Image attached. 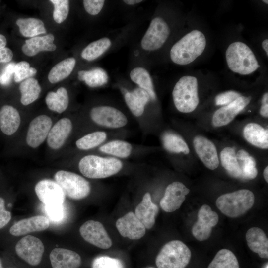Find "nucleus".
<instances>
[{"mask_svg":"<svg viewBox=\"0 0 268 268\" xmlns=\"http://www.w3.org/2000/svg\"><path fill=\"white\" fill-rule=\"evenodd\" d=\"M15 249L16 254L31 266H37L41 263L45 250L40 239L30 235L19 240Z\"/></svg>","mask_w":268,"mask_h":268,"instance_id":"9","label":"nucleus"},{"mask_svg":"<svg viewBox=\"0 0 268 268\" xmlns=\"http://www.w3.org/2000/svg\"><path fill=\"white\" fill-rule=\"evenodd\" d=\"M263 175L265 181L267 183L268 182V166H266L263 172Z\"/></svg>","mask_w":268,"mask_h":268,"instance_id":"56","label":"nucleus"},{"mask_svg":"<svg viewBox=\"0 0 268 268\" xmlns=\"http://www.w3.org/2000/svg\"><path fill=\"white\" fill-rule=\"evenodd\" d=\"M207 268H239L238 260L230 250H220L216 254Z\"/></svg>","mask_w":268,"mask_h":268,"instance_id":"34","label":"nucleus"},{"mask_svg":"<svg viewBox=\"0 0 268 268\" xmlns=\"http://www.w3.org/2000/svg\"><path fill=\"white\" fill-rule=\"evenodd\" d=\"M263 2H264L265 3H266V4H268V1L267 0H263Z\"/></svg>","mask_w":268,"mask_h":268,"instance_id":"58","label":"nucleus"},{"mask_svg":"<svg viewBox=\"0 0 268 268\" xmlns=\"http://www.w3.org/2000/svg\"><path fill=\"white\" fill-rule=\"evenodd\" d=\"M36 73L37 70L30 67L28 62L21 61L15 66L14 80L16 82H20L24 79L34 76Z\"/></svg>","mask_w":268,"mask_h":268,"instance_id":"39","label":"nucleus"},{"mask_svg":"<svg viewBox=\"0 0 268 268\" xmlns=\"http://www.w3.org/2000/svg\"><path fill=\"white\" fill-rule=\"evenodd\" d=\"M78 79L83 81L90 87H97L107 83L108 76L106 72L101 68H95L90 70H80Z\"/></svg>","mask_w":268,"mask_h":268,"instance_id":"33","label":"nucleus"},{"mask_svg":"<svg viewBox=\"0 0 268 268\" xmlns=\"http://www.w3.org/2000/svg\"><path fill=\"white\" fill-rule=\"evenodd\" d=\"M21 93L20 102L23 105H28L36 100L41 91L38 81L33 77L24 80L19 86Z\"/></svg>","mask_w":268,"mask_h":268,"instance_id":"29","label":"nucleus"},{"mask_svg":"<svg viewBox=\"0 0 268 268\" xmlns=\"http://www.w3.org/2000/svg\"><path fill=\"white\" fill-rule=\"evenodd\" d=\"M6 43L5 37L2 34H0V50L5 48Z\"/></svg>","mask_w":268,"mask_h":268,"instance_id":"53","label":"nucleus"},{"mask_svg":"<svg viewBox=\"0 0 268 268\" xmlns=\"http://www.w3.org/2000/svg\"><path fill=\"white\" fill-rule=\"evenodd\" d=\"M192 232L196 239L202 241L210 237L212 232V227L203 224L198 220L194 224Z\"/></svg>","mask_w":268,"mask_h":268,"instance_id":"44","label":"nucleus"},{"mask_svg":"<svg viewBox=\"0 0 268 268\" xmlns=\"http://www.w3.org/2000/svg\"><path fill=\"white\" fill-rule=\"evenodd\" d=\"M15 64L10 63L7 65L0 74V83L3 85H8L14 74Z\"/></svg>","mask_w":268,"mask_h":268,"instance_id":"48","label":"nucleus"},{"mask_svg":"<svg viewBox=\"0 0 268 268\" xmlns=\"http://www.w3.org/2000/svg\"><path fill=\"white\" fill-rule=\"evenodd\" d=\"M49 225L50 221L47 217L36 215L18 221L10 227L9 232L13 236H20L31 232L43 231Z\"/></svg>","mask_w":268,"mask_h":268,"instance_id":"18","label":"nucleus"},{"mask_svg":"<svg viewBox=\"0 0 268 268\" xmlns=\"http://www.w3.org/2000/svg\"><path fill=\"white\" fill-rule=\"evenodd\" d=\"M132 146L127 142L114 140L101 146L99 150L104 153L120 158L128 157L132 151Z\"/></svg>","mask_w":268,"mask_h":268,"instance_id":"37","label":"nucleus"},{"mask_svg":"<svg viewBox=\"0 0 268 268\" xmlns=\"http://www.w3.org/2000/svg\"><path fill=\"white\" fill-rule=\"evenodd\" d=\"M251 97L241 96L229 104L216 110L212 117V124L215 127L225 126L249 103Z\"/></svg>","mask_w":268,"mask_h":268,"instance_id":"15","label":"nucleus"},{"mask_svg":"<svg viewBox=\"0 0 268 268\" xmlns=\"http://www.w3.org/2000/svg\"><path fill=\"white\" fill-rule=\"evenodd\" d=\"M0 268H3L2 267L1 261L0 258Z\"/></svg>","mask_w":268,"mask_h":268,"instance_id":"57","label":"nucleus"},{"mask_svg":"<svg viewBox=\"0 0 268 268\" xmlns=\"http://www.w3.org/2000/svg\"><path fill=\"white\" fill-rule=\"evenodd\" d=\"M54 5L53 17L55 21L60 24L67 18L69 12V0H50Z\"/></svg>","mask_w":268,"mask_h":268,"instance_id":"41","label":"nucleus"},{"mask_svg":"<svg viewBox=\"0 0 268 268\" xmlns=\"http://www.w3.org/2000/svg\"><path fill=\"white\" fill-rule=\"evenodd\" d=\"M241 162V165H240L241 170V178L245 180H252L255 178L258 174V170L256 167V161L254 158L249 155Z\"/></svg>","mask_w":268,"mask_h":268,"instance_id":"43","label":"nucleus"},{"mask_svg":"<svg viewBox=\"0 0 268 268\" xmlns=\"http://www.w3.org/2000/svg\"><path fill=\"white\" fill-rule=\"evenodd\" d=\"M92 268H124L123 263L119 259L101 256L94 259Z\"/></svg>","mask_w":268,"mask_h":268,"instance_id":"42","label":"nucleus"},{"mask_svg":"<svg viewBox=\"0 0 268 268\" xmlns=\"http://www.w3.org/2000/svg\"><path fill=\"white\" fill-rule=\"evenodd\" d=\"M75 63L74 58H68L56 64L49 73L48 78L50 82L54 84L66 78L72 71Z\"/></svg>","mask_w":268,"mask_h":268,"instance_id":"28","label":"nucleus"},{"mask_svg":"<svg viewBox=\"0 0 268 268\" xmlns=\"http://www.w3.org/2000/svg\"><path fill=\"white\" fill-rule=\"evenodd\" d=\"M172 96L174 105L179 111H193L199 102L197 79L192 76L182 77L176 83Z\"/></svg>","mask_w":268,"mask_h":268,"instance_id":"5","label":"nucleus"},{"mask_svg":"<svg viewBox=\"0 0 268 268\" xmlns=\"http://www.w3.org/2000/svg\"><path fill=\"white\" fill-rule=\"evenodd\" d=\"M90 115L95 123L108 128H121L128 122L127 117L122 112L110 106L95 107L91 109Z\"/></svg>","mask_w":268,"mask_h":268,"instance_id":"11","label":"nucleus"},{"mask_svg":"<svg viewBox=\"0 0 268 268\" xmlns=\"http://www.w3.org/2000/svg\"><path fill=\"white\" fill-rule=\"evenodd\" d=\"M162 143L164 148L169 152L185 154L189 153L190 149L184 140L179 135L167 132L163 134Z\"/></svg>","mask_w":268,"mask_h":268,"instance_id":"36","label":"nucleus"},{"mask_svg":"<svg viewBox=\"0 0 268 268\" xmlns=\"http://www.w3.org/2000/svg\"><path fill=\"white\" fill-rule=\"evenodd\" d=\"M54 36L49 34L42 37H34L27 39L22 47V51L28 56H33L41 51H53L56 45L53 43Z\"/></svg>","mask_w":268,"mask_h":268,"instance_id":"23","label":"nucleus"},{"mask_svg":"<svg viewBox=\"0 0 268 268\" xmlns=\"http://www.w3.org/2000/svg\"><path fill=\"white\" fill-rule=\"evenodd\" d=\"M107 134L102 131H97L87 134L78 139L76 145L82 150L93 148L103 143L106 139Z\"/></svg>","mask_w":268,"mask_h":268,"instance_id":"38","label":"nucleus"},{"mask_svg":"<svg viewBox=\"0 0 268 268\" xmlns=\"http://www.w3.org/2000/svg\"><path fill=\"white\" fill-rule=\"evenodd\" d=\"M236 155L238 160L240 161L245 160L250 155L246 151L243 149L239 150L238 152L236 153Z\"/></svg>","mask_w":268,"mask_h":268,"instance_id":"52","label":"nucleus"},{"mask_svg":"<svg viewBox=\"0 0 268 268\" xmlns=\"http://www.w3.org/2000/svg\"><path fill=\"white\" fill-rule=\"evenodd\" d=\"M21 118L17 110L13 106L5 105L0 110V128L5 134L11 135L18 129Z\"/></svg>","mask_w":268,"mask_h":268,"instance_id":"24","label":"nucleus"},{"mask_svg":"<svg viewBox=\"0 0 268 268\" xmlns=\"http://www.w3.org/2000/svg\"><path fill=\"white\" fill-rule=\"evenodd\" d=\"M54 179L65 195L70 199H82L90 194L91 188L89 182L75 173L60 170L55 173Z\"/></svg>","mask_w":268,"mask_h":268,"instance_id":"7","label":"nucleus"},{"mask_svg":"<svg viewBox=\"0 0 268 268\" xmlns=\"http://www.w3.org/2000/svg\"><path fill=\"white\" fill-rule=\"evenodd\" d=\"M11 217V213L5 209L4 199L0 197V229L9 222Z\"/></svg>","mask_w":268,"mask_h":268,"instance_id":"49","label":"nucleus"},{"mask_svg":"<svg viewBox=\"0 0 268 268\" xmlns=\"http://www.w3.org/2000/svg\"><path fill=\"white\" fill-rule=\"evenodd\" d=\"M261 116L265 118L268 117V93H265L262 97V105L260 109Z\"/></svg>","mask_w":268,"mask_h":268,"instance_id":"51","label":"nucleus"},{"mask_svg":"<svg viewBox=\"0 0 268 268\" xmlns=\"http://www.w3.org/2000/svg\"><path fill=\"white\" fill-rule=\"evenodd\" d=\"M193 145L198 157L207 168L214 170L218 167L219 161L213 142L204 136L198 135L194 138Z\"/></svg>","mask_w":268,"mask_h":268,"instance_id":"16","label":"nucleus"},{"mask_svg":"<svg viewBox=\"0 0 268 268\" xmlns=\"http://www.w3.org/2000/svg\"><path fill=\"white\" fill-rule=\"evenodd\" d=\"M262 47L265 51L267 56H268V40L265 39L262 43Z\"/></svg>","mask_w":268,"mask_h":268,"instance_id":"55","label":"nucleus"},{"mask_svg":"<svg viewBox=\"0 0 268 268\" xmlns=\"http://www.w3.org/2000/svg\"><path fill=\"white\" fill-rule=\"evenodd\" d=\"M116 226L123 237L132 240L141 238L146 232V228L132 211L119 218L116 222Z\"/></svg>","mask_w":268,"mask_h":268,"instance_id":"17","label":"nucleus"},{"mask_svg":"<svg viewBox=\"0 0 268 268\" xmlns=\"http://www.w3.org/2000/svg\"><path fill=\"white\" fill-rule=\"evenodd\" d=\"M189 192V189L182 183L173 182L167 187L160 205L165 212L175 211L180 207Z\"/></svg>","mask_w":268,"mask_h":268,"instance_id":"14","label":"nucleus"},{"mask_svg":"<svg viewBox=\"0 0 268 268\" xmlns=\"http://www.w3.org/2000/svg\"><path fill=\"white\" fill-rule=\"evenodd\" d=\"M83 6L86 11L90 15L98 14L102 9L105 3L104 0H84Z\"/></svg>","mask_w":268,"mask_h":268,"instance_id":"46","label":"nucleus"},{"mask_svg":"<svg viewBox=\"0 0 268 268\" xmlns=\"http://www.w3.org/2000/svg\"><path fill=\"white\" fill-rule=\"evenodd\" d=\"M45 102L48 108L58 113H62L67 108L69 98L66 88L61 87L56 92H49L46 96Z\"/></svg>","mask_w":268,"mask_h":268,"instance_id":"27","label":"nucleus"},{"mask_svg":"<svg viewBox=\"0 0 268 268\" xmlns=\"http://www.w3.org/2000/svg\"><path fill=\"white\" fill-rule=\"evenodd\" d=\"M152 268V267H149V268Z\"/></svg>","mask_w":268,"mask_h":268,"instance_id":"60","label":"nucleus"},{"mask_svg":"<svg viewBox=\"0 0 268 268\" xmlns=\"http://www.w3.org/2000/svg\"><path fill=\"white\" fill-rule=\"evenodd\" d=\"M246 240L249 249L260 257H268V240L264 231L258 227H252L246 233Z\"/></svg>","mask_w":268,"mask_h":268,"instance_id":"22","label":"nucleus"},{"mask_svg":"<svg viewBox=\"0 0 268 268\" xmlns=\"http://www.w3.org/2000/svg\"><path fill=\"white\" fill-rule=\"evenodd\" d=\"M241 96L235 91H227L218 94L215 98V103L217 106H226Z\"/></svg>","mask_w":268,"mask_h":268,"instance_id":"45","label":"nucleus"},{"mask_svg":"<svg viewBox=\"0 0 268 268\" xmlns=\"http://www.w3.org/2000/svg\"><path fill=\"white\" fill-rule=\"evenodd\" d=\"M130 76L134 82L148 93L151 99H156L152 80L146 69L141 67H135L132 70Z\"/></svg>","mask_w":268,"mask_h":268,"instance_id":"31","label":"nucleus"},{"mask_svg":"<svg viewBox=\"0 0 268 268\" xmlns=\"http://www.w3.org/2000/svg\"><path fill=\"white\" fill-rule=\"evenodd\" d=\"M228 66L232 71L242 75L249 74L260 67L253 52L245 43H231L226 51Z\"/></svg>","mask_w":268,"mask_h":268,"instance_id":"2","label":"nucleus"},{"mask_svg":"<svg viewBox=\"0 0 268 268\" xmlns=\"http://www.w3.org/2000/svg\"><path fill=\"white\" fill-rule=\"evenodd\" d=\"M46 213L53 221L59 222L64 218V212L63 205L47 206L45 207Z\"/></svg>","mask_w":268,"mask_h":268,"instance_id":"47","label":"nucleus"},{"mask_svg":"<svg viewBox=\"0 0 268 268\" xmlns=\"http://www.w3.org/2000/svg\"><path fill=\"white\" fill-rule=\"evenodd\" d=\"M198 220L203 224L213 227L218 223L219 217L217 213L212 210L210 207L204 204L200 208L198 214Z\"/></svg>","mask_w":268,"mask_h":268,"instance_id":"40","label":"nucleus"},{"mask_svg":"<svg viewBox=\"0 0 268 268\" xmlns=\"http://www.w3.org/2000/svg\"><path fill=\"white\" fill-rule=\"evenodd\" d=\"M49 258L52 268H79L81 264L80 255L67 249L54 248Z\"/></svg>","mask_w":268,"mask_h":268,"instance_id":"20","label":"nucleus"},{"mask_svg":"<svg viewBox=\"0 0 268 268\" xmlns=\"http://www.w3.org/2000/svg\"><path fill=\"white\" fill-rule=\"evenodd\" d=\"M268 268V263L266 264L264 268Z\"/></svg>","mask_w":268,"mask_h":268,"instance_id":"59","label":"nucleus"},{"mask_svg":"<svg viewBox=\"0 0 268 268\" xmlns=\"http://www.w3.org/2000/svg\"><path fill=\"white\" fill-rule=\"evenodd\" d=\"M35 192L40 201L47 206L63 205L65 194L60 186L50 179L39 181L35 186Z\"/></svg>","mask_w":268,"mask_h":268,"instance_id":"12","label":"nucleus"},{"mask_svg":"<svg viewBox=\"0 0 268 268\" xmlns=\"http://www.w3.org/2000/svg\"><path fill=\"white\" fill-rule=\"evenodd\" d=\"M123 1L128 5H134L142 2L141 0H124Z\"/></svg>","mask_w":268,"mask_h":268,"instance_id":"54","label":"nucleus"},{"mask_svg":"<svg viewBox=\"0 0 268 268\" xmlns=\"http://www.w3.org/2000/svg\"><path fill=\"white\" fill-rule=\"evenodd\" d=\"M72 128V122L67 118H63L57 121L51 128L47 137L49 147L55 150L62 147L69 135Z\"/></svg>","mask_w":268,"mask_h":268,"instance_id":"19","label":"nucleus"},{"mask_svg":"<svg viewBox=\"0 0 268 268\" xmlns=\"http://www.w3.org/2000/svg\"><path fill=\"white\" fill-rule=\"evenodd\" d=\"M245 139L253 145L262 149L268 148V130L258 124L250 123L243 130Z\"/></svg>","mask_w":268,"mask_h":268,"instance_id":"25","label":"nucleus"},{"mask_svg":"<svg viewBox=\"0 0 268 268\" xmlns=\"http://www.w3.org/2000/svg\"><path fill=\"white\" fill-rule=\"evenodd\" d=\"M191 257V251L185 244L179 240H172L162 248L155 263L158 268H185Z\"/></svg>","mask_w":268,"mask_h":268,"instance_id":"6","label":"nucleus"},{"mask_svg":"<svg viewBox=\"0 0 268 268\" xmlns=\"http://www.w3.org/2000/svg\"><path fill=\"white\" fill-rule=\"evenodd\" d=\"M222 166L231 176L241 178V170L234 149L230 147L224 148L220 152Z\"/></svg>","mask_w":268,"mask_h":268,"instance_id":"32","label":"nucleus"},{"mask_svg":"<svg viewBox=\"0 0 268 268\" xmlns=\"http://www.w3.org/2000/svg\"><path fill=\"white\" fill-rule=\"evenodd\" d=\"M158 210L157 205L152 202L150 193H146L136 207L134 214L146 228L150 229L154 225Z\"/></svg>","mask_w":268,"mask_h":268,"instance_id":"21","label":"nucleus"},{"mask_svg":"<svg viewBox=\"0 0 268 268\" xmlns=\"http://www.w3.org/2000/svg\"><path fill=\"white\" fill-rule=\"evenodd\" d=\"M170 33L168 24L162 18H154L141 40V47L149 51L160 49L167 40Z\"/></svg>","mask_w":268,"mask_h":268,"instance_id":"8","label":"nucleus"},{"mask_svg":"<svg viewBox=\"0 0 268 268\" xmlns=\"http://www.w3.org/2000/svg\"><path fill=\"white\" fill-rule=\"evenodd\" d=\"M79 232L87 242L101 249L110 248L112 242L103 225L92 220L85 222L80 227Z\"/></svg>","mask_w":268,"mask_h":268,"instance_id":"10","label":"nucleus"},{"mask_svg":"<svg viewBox=\"0 0 268 268\" xmlns=\"http://www.w3.org/2000/svg\"><path fill=\"white\" fill-rule=\"evenodd\" d=\"M16 23L19 27L20 33L24 37L33 38L46 33L44 23L37 18H19Z\"/></svg>","mask_w":268,"mask_h":268,"instance_id":"30","label":"nucleus"},{"mask_svg":"<svg viewBox=\"0 0 268 268\" xmlns=\"http://www.w3.org/2000/svg\"><path fill=\"white\" fill-rule=\"evenodd\" d=\"M13 58V53L8 48H4L0 50V63L10 62Z\"/></svg>","mask_w":268,"mask_h":268,"instance_id":"50","label":"nucleus"},{"mask_svg":"<svg viewBox=\"0 0 268 268\" xmlns=\"http://www.w3.org/2000/svg\"><path fill=\"white\" fill-rule=\"evenodd\" d=\"M52 121L50 117L41 115L33 119L29 124L26 137L29 146L39 147L47 138L52 128Z\"/></svg>","mask_w":268,"mask_h":268,"instance_id":"13","label":"nucleus"},{"mask_svg":"<svg viewBox=\"0 0 268 268\" xmlns=\"http://www.w3.org/2000/svg\"><path fill=\"white\" fill-rule=\"evenodd\" d=\"M255 196L248 189H241L219 196L216 205L224 215L236 218L244 214L253 206Z\"/></svg>","mask_w":268,"mask_h":268,"instance_id":"3","label":"nucleus"},{"mask_svg":"<svg viewBox=\"0 0 268 268\" xmlns=\"http://www.w3.org/2000/svg\"><path fill=\"white\" fill-rule=\"evenodd\" d=\"M205 46L204 34L199 30H194L172 46L170 53L171 59L178 65L189 64L202 53Z\"/></svg>","mask_w":268,"mask_h":268,"instance_id":"1","label":"nucleus"},{"mask_svg":"<svg viewBox=\"0 0 268 268\" xmlns=\"http://www.w3.org/2000/svg\"><path fill=\"white\" fill-rule=\"evenodd\" d=\"M122 162L114 158H104L94 155L83 157L78 164L79 169L85 177L91 179L105 178L119 172Z\"/></svg>","mask_w":268,"mask_h":268,"instance_id":"4","label":"nucleus"},{"mask_svg":"<svg viewBox=\"0 0 268 268\" xmlns=\"http://www.w3.org/2000/svg\"><path fill=\"white\" fill-rule=\"evenodd\" d=\"M124 97L129 108L136 117H139L143 114L145 106L150 99L148 93L140 87L132 92H126Z\"/></svg>","mask_w":268,"mask_h":268,"instance_id":"26","label":"nucleus"},{"mask_svg":"<svg viewBox=\"0 0 268 268\" xmlns=\"http://www.w3.org/2000/svg\"><path fill=\"white\" fill-rule=\"evenodd\" d=\"M111 42L104 37L91 42L82 51L81 56L87 61H93L104 54L111 46Z\"/></svg>","mask_w":268,"mask_h":268,"instance_id":"35","label":"nucleus"}]
</instances>
